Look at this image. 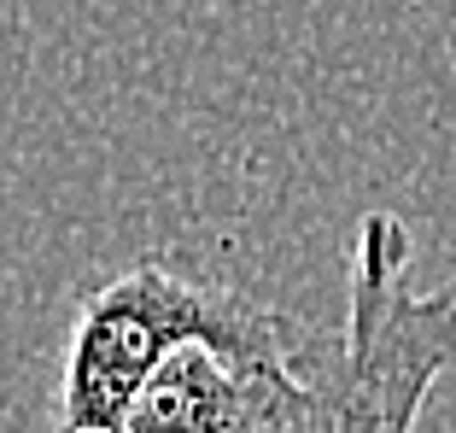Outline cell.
<instances>
[{"label":"cell","mask_w":456,"mask_h":433,"mask_svg":"<svg viewBox=\"0 0 456 433\" xmlns=\"http://www.w3.org/2000/svg\"><path fill=\"white\" fill-rule=\"evenodd\" d=\"M287 334H298L293 316L257 305L240 287L182 270L175 257H134L129 270L82 293L59 375V416L65 428H123L129 404L175 346H264Z\"/></svg>","instance_id":"obj_1"},{"label":"cell","mask_w":456,"mask_h":433,"mask_svg":"<svg viewBox=\"0 0 456 433\" xmlns=\"http://www.w3.org/2000/svg\"><path fill=\"white\" fill-rule=\"evenodd\" d=\"M410 252L398 211L357 216L346 328L310 433H416L421 404L456 364V282L416 287Z\"/></svg>","instance_id":"obj_2"},{"label":"cell","mask_w":456,"mask_h":433,"mask_svg":"<svg viewBox=\"0 0 456 433\" xmlns=\"http://www.w3.org/2000/svg\"><path fill=\"white\" fill-rule=\"evenodd\" d=\"M328 369L334 357L310 352L305 328L264 346L188 339L152 369L123 433H310Z\"/></svg>","instance_id":"obj_3"},{"label":"cell","mask_w":456,"mask_h":433,"mask_svg":"<svg viewBox=\"0 0 456 433\" xmlns=\"http://www.w3.org/2000/svg\"><path fill=\"white\" fill-rule=\"evenodd\" d=\"M65 433H123V428H65Z\"/></svg>","instance_id":"obj_4"}]
</instances>
